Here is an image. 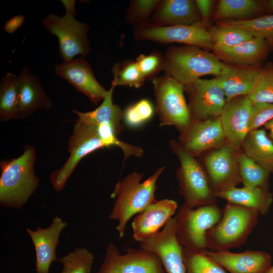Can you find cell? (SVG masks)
<instances>
[{
	"label": "cell",
	"mask_w": 273,
	"mask_h": 273,
	"mask_svg": "<svg viewBox=\"0 0 273 273\" xmlns=\"http://www.w3.org/2000/svg\"><path fill=\"white\" fill-rule=\"evenodd\" d=\"M164 169V166L158 168L142 183L141 180L144 173L133 172L115 185L111 197H116V200L109 218L118 221L116 230L120 238L124 236L126 224L130 218L157 201L155 198L157 182Z\"/></svg>",
	"instance_id": "cell-1"
},
{
	"label": "cell",
	"mask_w": 273,
	"mask_h": 273,
	"mask_svg": "<svg viewBox=\"0 0 273 273\" xmlns=\"http://www.w3.org/2000/svg\"><path fill=\"white\" fill-rule=\"evenodd\" d=\"M35 157L34 147L27 145L18 158L1 162V206L20 209L35 192L40 181L33 167Z\"/></svg>",
	"instance_id": "cell-2"
},
{
	"label": "cell",
	"mask_w": 273,
	"mask_h": 273,
	"mask_svg": "<svg viewBox=\"0 0 273 273\" xmlns=\"http://www.w3.org/2000/svg\"><path fill=\"white\" fill-rule=\"evenodd\" d=\"M227 67L214 54L195 46H171L164 54L165 73L184 86L204 75L218 76Z\"/></svg>",
	"instance_id": "cell-3"
},
{
	"label": "cell",
	"mask_w": 273,
	"mask_h": 273,
	"mask_svg": "<svg viewBox=\"0 0 273 273\" xmlns=\"http://www.w3.org/2000/svg\"><path fill=\"white\" fill-rule=\"evenodd\" d=\"M259 214L255 209L228 202L220 220L206 234L207 248L213 251H225L244 244Z\"/></svg>",
	"instance_id": "cell-4"
},
{
	"label": "cell",
	"mask_w": 273,
	"mask_h": 273,
	"mask_svg": "<svg viewBox=\"0 0 273 273\" xmlns=\"http://www.w3.org/2000/svg\"><path fill=\"white\" fill-rule=\"evenodd\" d=\"M169 146L180 162L176 177L179 185V193L184 199L183 204L195 208L216 204L217 198L201 162L187 153L177 141L170 140Z\"/></svg>",
	"instance_id": "cell-5"
},
{
	"label": "cell",
	"mask_w": 273,
	"mask_h": 273,
	"mask_svg": "<svg viewBox=\"0 0 273 273\" xmlns=\"http://www.w3.org/2000/svg\"><path fill=\"white\" fill-rule=\"evenodd\" d=\"M222 216V210L213 204L191 208L183 204L175 216L176 237L183 248L207 250L206 234Z\"/></svg>",
	"instance_id": "cell-6"
},
{
	"label": "cell",
	"mask_w": 273,
	"mask_h": 273,
	"mask_svg": "<svg viewBox=\"0 0 273 273\" xmlns=\"http://www.w3.org/2000/svg\"><path fill=\"white\" fill-rule=\"evenodd\" d=\"M151 81L159 125H172L182 132L191 121L184 94V85L166 73L156 76Z\"/></svg>",
	"instance_id": "cell-7"
},
{
	"label": "cell",
	"mask_w": 273,
	"mask_h": 273,
	"mask_svg": "<svg viewBox=\"0 0 273 273\" xmlns=\"http://www.w3.org/2000/svg\"><path fill=\"white\" fill-rule=\"evenodd\" d=\"M41 23L50 34L58 38L59 53L63 62L71 60L77 55L84 58L89 53V26L77 21L74 16L66 13L60 17L51 13L42 20Z\"/></svg>",
	"instance_id": "cell-8"
},
{
	"label": "cell",
	"mask_w": 273,
	"mask_h": 273,
	"mask_svg": "<svg viewBox=\"0 0 273 273\" xmlns=\"http://www.w3.org/2000/svg\"><path fill=\"white\" fill-rule=\"evenodd\" d=\"M105 147L107 146L101 139L97 125L77 121L69 140L68 159L62 167L50 174V181L54 189L56 192L63 190L79 161L88 154Z\"/></svg>",
	"instance_id": "cell-9"
},
{
	"label": "cell",
	"mask_w": 273,
	"mask_h": 273,
	"mask_svg": "<svg viewBox=\"0 0 273 273\" xmlns=\"http://www.w3.org/2000/svg\"><path fill=\"white\" fill-rule=\"evenodd\" d=\"M133 34L139 41H152L166 44L180 43L205 50L213 48L206 27L201 22L191 25L158 26L150 22L133 27Z\"/></svg>",
	"instance_id": "cell-10"
},
{
	"label": "cell",
	"mask_w": 273,
	"mask_h": 273,
	"mask_svg": "<svg viewBox=\"0 0 273 273\" xmlns=\"http://www.w3.org/2000/svg\"><path fill=\"white\" fill-rule=\"evenodd\" d=\"M96 273H166L157 255L139 248L122 254L113 244L106 248L104 260Z\"/></svg>",
	"instance_id": "cell-11"
},
{
	"label": "cell",
	"mask_w": 273,
	"mask_h": 273,
	"mask_svg": "<svg viewBox=\"0 0 273 273\" xmlns=\"http://www.w3.org/2000/svg\"><path fill=\"white\" fill-rule=\"evenodd\" d=\"M189 104L191 120L219 117L226 103L223 91L215 77L199 78L185 86Z\"/></svg>",
	"instance_id": "cell-12"
},
{
	"label": "cell",
	"mask_w": 273,
	"mask_h": 273,
	"mask_svg": "<svg viewBox=\"0 0 273 273\" xmlns=\"http://www.w3.org/2000/svg\"><path fill=\"white\" fill-rule=\"evenodd\" d=\"M240 150L227 144L204 154L203 166L214 193L241 183L238 163Z\"/></svg>",
	"instance_id": "cell-13"
},
{
	"label": "cell",
	"mask_w": 273,
	"mask_h": 273,
	"mask_svg": "<svg viewBox=\"0 0 273 273\" xmlns=\"http://www.w3.org/2000/svg\"><path fill=\"white\" fill-rule=\"evenodd\" d=\"M178 142L187 153L196 158L229 144L219 117L191 120L180 132Z\"/></svg>",
	"instance_id": "cell-14"
},
{
	"label": "cell",
	"mask_w": 273,
	"mask_h": 273,
	"mask_svg": "<svg viewBox=\"0 0 273 273\" xmlns=\"http://www.w3.org/2000/svg\"><path fill=\"white\" fill-rule=\"evenodd\" d=\"M176 220L171 217L163 229L139 242V248L156 254L167 273H185L183 247L176 237Z\"/></svg>",
	"instance_id": "cell-15"
},
{
	"label": "cell",
	"mask_w": 273,
	"mask_h": 273,
	"mask_svg": "<svg viewBox=\"0 0 273 273\" xmlns=\"http://www.w3.org/2000/svg\"><path fill=\"white\" fill-rule=\"evenodd\" d=\"M55 73L96 105L103 101L107 94L108 90L97 81L89 63L83 57L55 65Z\"/></svg>",
	"instance_id": "cell-16"
},
{
	"label": "cell",
	"mask_w": 273,
	"mask_h": 273,
	"mask_svg": "<svg viewBox=\"0 0 273 273\" xmlns=\"http://www.w3.org/2000/svg\"><path fill=\"white\" fill-rule=\"evenodd\" d=\"M253 104L248 96H241L226 101L219 116L228 143L241 150L249 132V121Z\"/></svg>",
	"instance_id": "cell-17"
},
{
	"label": "cell",
	"mask_w": 273,
	"mask_h": 273,
	"mask_svg": "<svg viewBox=\"0 0 273 273\" xmlns=\"http://www.w3.org/2000/svg\"><path fill=\"white\" fill-rule=\"evenodd\" d=\"M67 224V222L57 216L47 228L38 226L35 231L26 228L35 248L36 273H49L52 263L57 260L56 248L61 233Z\"/></svg>",
	"instance_id": "cell-18"
},
{
	"label": "cell",
	"mask_w": 273,
	"mask_h": 273,
	"mask_svg": "<svg viewBox=\"0 0 273 273\" xmlns=\"http://www.w3.org/2000/svg\"><path fill=\"white\" fill-rule=\"evenodd\" d=\"M18 118L25 119L38 110H49L52 107L50 98L42 87L38 77L26 66L18 75Z\"/></svg>",
	"instance_id": "cell-19"
},
{
	"label": "cell",
	"mask_w": 273,
	"mask_h": 273,
	"mask_svg": "<svg viewBox=\"0 0 273 273\" xmlns=\"http://www.w3.org/2000/svg\"><path fill=\"white\" fill-rule=\"evenodd\" d=\"M205 252L230 273H265L271 266V256L262 251L233 253L206 250Z\"/></svg>",
	"instance_id": "cell-20"
},
{
	"label": "cell",
	"mask_w": 273,
	"mask_h": 273,
	"mask_svg": "<svg viewBox=\"0 0 273 273\" xmlns=\"http://www.w3.org/2000/svg\"><path fill=\"white\" fill-rule=\"evenodd\" d=\"M177 208L176 202L168 199L157 200L149 205L131 223L133 239L140 242L159 232L172 217Z\"/></svg>",
	"instance_id": "cell-21"
},
{
	"label": "cell",
	"mask_w": 273,
	"mask_h": 273,
	"mask_svg": "<svg viewBox=\"0 0 273 273\" xmlns=\"http://www.w3.org/2000/svg\"><path fill=\"white\" fill-rule=\"evenodd\" d=\"M271 47L261 37H253L234 47L213 50L217 58L229 65L260 67L266 60Z\"/></svg>",
	"instance_id": "cell-22"
},
{
	"label": "cell",
	"mask_w": 273,
	"mask_h": 273,
	"mask_svg": "<svg viewBox=\"0 0 273 273\" xmlns=\"http://www.w3.org/2000/svg\"><path fill=\"white\" fill-rule=\"evenodd\" d=\"M149 22L158 26L191 25L201 22L195 1L160 0Z\"/></svg>",
	"instance_id": "cell-23"
},
{
	"label": "cell",
	"mask_w": 273,
	"mask_h": 273,
	"mask_svg": "<svg viewBox=\"0 0 273 273\" xmlns=\"http://www.w3.org/2000/svg\"><path fill=\"white\" fill-rule=\"evenodd\" d=\"M261 67L228 64L225 72L216 77L226 101L241 96H248L253 91L259 76Z\"/></svg>",
	"instance_id": "cell-24"
},
{
	"label": "cell",
	"mask_w": 273,
	"mask_h": 273,
	"mask_svg": "<svg viewBox=\"0 0 273 273\" xmlns=\"http://www.w3.org/2000/svg\"><path fill=\"white\" fill-rule=\"evenodd\" d=\"M114 89L111 86L101 104L95 110L85 112L73 110L72 112L77 115V121L97 126L109 125L116 135H119L123 129L121 121L123 119L124 111L113 102Z\"/></svg>",
	"instance_id": "cell-25"
},
{
	"label": "cell",
	"mask_w": 273,
	"mask_h": 273,
	"mask_svg": "<svg viewBox=\"0 0 273 273\" xmlns=\"http://www.w3.org/2000/svg\"><path fill=\"white\" fill-rule=\"evenodd\" d=\"M215 195L229 203L255 209L262 215L268 213L273 201L272 194L260 188L236 187L215 192Z\"/></svg>",
	"instance_id": "cell-26"
},
{
	"label": "cell",
	"mask_w": 273,
	"mask_h": 273,
	"mask_svg": "<svg viewBox=\"0 0 273 273\" xmlns=\"http://www.w3.org/2000/svg\"><path fill=\"white\" fill-rule=\"evenodd\" d=\"M241 150L257 164L273 173V142L265 129L250 131Z\"/></svg>",
	"instance_id": "cell-27"
},
{
	"label": "cell",
	"mask_w": 273,
	"mask_h": 273,
	"mask_svg": "<svg viewBox=\"0 0 273 273\" xmlns=\"http://www.w3.org/2000/svg\"><path fill=\"white\" fill-rule=\"evenodd\" d=\"M264 12L262 1L220 0L216 7L213 20H247Z\"/></svg>",
	"instance_id": "cell-28"
},
{
	"label": "cell",
	"mask_w": 273,
	"mask_h": 273,
	"mask_svg": "<svg viewBox=\"0 0 273 273\" xmlns=\"http://www.w3.org/2000/svg\"><path fill=\"white\" fill-rule=\"evenodd\" d=\"M18 76L8 72L0 82V120L18 118Z\"/></svg>",
	"instance_id": "cell-29"
},
{
	"label": "cell",
	"mask_w": 273,
	"mask_h": 273,
	"mask_svg": "<svg viewBox=\"0 0 273 273\" xmlns=\"http://www.w3.org/2000/svg\"><path fill=\"white\" fill-rule=\"evenodd\" d=\"M207 29L212 43V50L229 49L254 37L243 29L220 22Z\"/></svg>",
	"instance_id": "cell-30"
},
{
	"label": "cell",
	"mask_w": 273,
	"mask_h": 273,
	"mask_svg": "<svg viewBox=\"0 0 273 273\" xmlns=\"http://www.w3.org/2000/svg\"><path fill=\"white\" fill-rule=\"evenodd\" d=\"M239 172L244 187L268 191L270 173L250 159L242 150L238 156Z\"/></svg>",
	"instance_id": "cell-31"
},
{
	"label": "cell",
	"mask_w": 273,
	"mask_h": 273,
	"mask_svg": "<svg viewBox=\"0 0 273 273\" xmlns=\"http://www.w3.org/2000/svg\"><path fill=\"white\" fill-rule=\"evenodd\" d=\"M218 22L243 29L254 37L264 39L271 48H273V13L247 20H226Z\"/></svg>",
	"instance_id": "cell-32"
},
{
	"label": "cell",
	"mask_w": 273,
	"mask_h": 273,
	"mask_svg": "<svg viewBox=\"0 0 273 273\" xmlns=\"http://www.w3.org/2000/svg\"><path fill=\"white\" fill-rule=\"evenodd\" d=\"M205 251L183 248L185 273H226L224 268L207 255Z\"/></svg>",
	"instance_id": "cell-33"
},
{
	"label": "cell",
	"mask_w": 273,
	"mask_h": 273,
	"mask_svg": "<svg viewBox=\"0 0 273 273\" xmlns=\"http://www.w3.org/2000/svg\"><path fill=\"white\" fill-rule=\"evenodd\" d=\"M113 79L111 86H128L139 88L143 86L145 79L140 72L135 61L126 59L115 63L112 68Z\"/></svg>",
	"instance_id": "cell-34"
},
{
	"label": "cell",
	"mask_w": 273,
	"mask_h": 273,
	"mask_svg": "<svg viewBox=\"0 0 273 273\" xmlns=\"http://www.w3.org/2000/svg\"><path fill=\"white\" fill-rule=\"evenodd\" d=\"M94 256L84 248H76L73 251L57 260L62 265L61 273H90Z\"/></svg>",
	"instance_id": "cell-35"
},
{
	"label": "cell",
	"mask_w": 273,
	"mask_h": 273,
	"mask_svg": "<svg viewBox=\"0 0 273 273\" xmlns=\"http://www.w3.org/2000/svg\"><path fill=\"white\" fill-rule=\"evenodd\" d=\"M248 97L253 104L273 103V65L261 68L256 84Z\"/></svg>",
	"instance_id": "cell-36"
},
{
	"label": "cell",
	"mask_w": 273,
	"mask_h": 273,
	"mask_svg": "<svg viewBox=\"0 0 273 273\" xmlns=\"http://www.w3.org/2000/svg\"><path fill=\"white\" fill-rule=\"evenodd\" d=\"M160 0H132L126 15L127 22L133 27L149 22Z\"/></svg>",
	"instance_id": "cell-37"
},
{
	"label": "cell",
	"mask_w": 273,
	"mask_h": 273,
	"mask_svg": "<svg viewBox=\"0 0 273 273\" xmlns=\"http://www.w3.org/2000/svg\"><path fill=\"white\" fill-rule=\"evenodd\" d=\"M153 114L154 108L151 102L143 99L125 109L123 119L127 126L136 127L149 120Z\"/></svg>",
	"instance_id": "cell-38"
},
{
	"label": "cell",
	"mask_w": 273,
	"mask_h": 273,
	"mask_svg": "<svg viewBox=\"0 0 273 273\" xmlns=\"http://www.w3.org/2000/svg\"><path fill=\"white\" fill-rule=\"evenodd\" d=\"M135 62L145 80H152L163 70L164 55L158 51H154L148 55L140 54Z\"/></svg>",
	"instance_id": "cell-39"
},
{
	"label": "cell",
	"mask_w": 273,
	"mask_h": 273,
	"mask_svg": "<svg viewBox=\"0 0 273 273\" xmlns=\"http://www.w3.org/2000/svg\"><path fill=\"white\" fill-rule=\"evenodd\" d=\"M272 119L273 103L253 104L249 121V131L260 128Z\"/></svg>",
	"instance_id": "cell-40"
},
{
	"label": "cell",
	"mask_w": 273,
	"mask_h": 273,
	"mask_svg": "<svg viewBox=\"0 0 273 273\" xmlns=\"http://www.w3.org/2000/svg\"><path fill=\"white\" fill-rule=\"evenodd\" d=\"M195 3L200 16L201 23L206 26L211 14L213 1L195 0Z\"/></svg>",
	"instance_id": "cell-41"
},
{
	"label": "cell",
	"mask_w": 273,
	"mask_h": 273,
	"mask_svg": "<svg viewBox=\"0 0 273 273\" xmlns=\"http://www.w3.org/2000/svg\"><path fill=\"white\" fill-rule=\"evenodd\" d=\"M24 21V16L21 14L16 15L6 22L4 30L8 33H13L21 27Z\"/></svg>",
	"instance_id": "cell-42"
},
{
	"label": "cell",
	"mask_w": 273,
	"mask_h": 273,
	"mask_svg": "<svg viewBox=\"0 0 273 273\" xmlns=\"http://www.w3.org/2000/svg\"><path fill=\"white\" fill-rule=\"evenodd\" d=\"M64 6L66 9V13H69L74 16L76 15V11L75 8V1H61Z\"/></svg>",
	"instance_id": "cell-43"
},
{
	"label": "cell",
	"mask_w": 273,
	"mask_h": 273,
	"mask_svg": "<svg viewBox=\"0 0 273 273\" xmlns=\"http://www.w3.org/2000/svg\"><path fill=\"white\" fill-rule=\"evenodd\" d=\"M265 12L273 13V0L262 1Z\"/></svg>",
	"instance_id": "cell-44"
},
{
	"label": "cell",
	"mask_w": 273,
	"mask_h": 273,
	"mask_svg": "<svg viewBox=\"0 0 273 273\" xmlns=\"http://www.w3.org/2000/svg\"><path fill=\"white\" fill-rule=\"evenodd\" d=\"M264 127L265 129H266L269 131V137L271 140H273V119L267 122L264 125Z\"/></svg>",
	"instance_id": "cell-45"
},
{
	"label": "cell",
	"mask_w": 273,
	"mask_h": 273,
	"mask_svg": "<svg viewBox=\"0 0 273 273\" xmlns=\"http://www.w3.org/2000/svg\"><path fill=\"white\" fill-rule=\"evenodd\" d=\"M265 273H273V265L270 267Z\"/></svg>",
	"instance_id": "cell-46"
}]
</instances>
